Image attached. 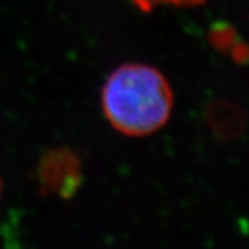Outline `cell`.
Listing matches in <instances>:
<instances>
[{
  "label": "cell",
  "mask_w": 249,
  "mask_h": 249,
  "mask_svg": "<svg viewBox=\"0 0 249 249\" xmlns=\"http://www.w3.org/2000/svg\"><path fill=\"white\" fill-rule=\"evenodd\" d=\"M100 104L108 124L127 137H147L169 122L175 93L162 72L144 62H124L101 88Z\"/></svg>",
  "instance_id": "obj_1"
},
{
  "label": "cell",
  "mask_w": 249,
  "mask_h": 249,
  "mask_svg": "<svg viewBox=\"0 0 249 249\" xmlns=\"http://www.w3.org/2000/svg\"><path fill=\"white\" fill-rule=\"evenodd\" d=\"M206 0H132L134 6L142 13H151L157 7H199L205 4Z\"/></svg>",
  "instance_id": "obj_2"
},
{
  "label": "cell",
  "mask_w": 249,
  "mask_h": 249,
  "mask_svg": "<svg viewBox=\"0 0 249 249\" xmlns=\"http://www.w3.org/2000/svg\"><path fill=\"white\" fill-rule=\"evenodd\" d=\"M0 193H1V183H0Z\"/></svg>",
  "instance_id": "obj_3"
}]
</instances>
